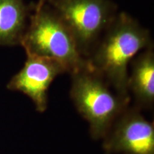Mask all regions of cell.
<instances>
[{"label":"cell","instance_id":"6da1fadb","mask_svg":"<svg viewBox=\"0 0 154 154\" xmlns=\"http://www.w3.org/2000/svg\"><path fill=\"white\" fill-rule=\"evenodd\" d=\"M153 47L149 30L126 12H118L102 34L86 61L119 95L131 99L128 66L144 49Z\"/></svg>","mask_w":154,"mask_h":154},{"label":"cell","instance_id":"7a4b0ae2","mask_svg":"<svg viewBox=\"0 0 154 154\" xmlns=\"http://www.w3.org/2000/svg\"><path fill=\"white\" fill-rule=\"evenodd\" d=\"M70 75L71 99L89 125L91 137L103 139L116 119L128 107L131 99L117 94L88 63Z\"/></svg>","mask_w":154,"mask_h":154},{"label":"cell","instance_id":"3957f363","mask_svg":"<svg viewBox=\"0 0 154 154\" xmlns=\"http://www.w3.org/2000/svg\"><path fill=\"white\" fill-rule=\"evenodd\" d=\"M20 45L26 56L57 61L69 74L87 64L70 32L47 4L41 8H34Z\"/></svg>","mask_w":154,"mask_h":154},{"label":"cell","instance_id":"277c9868","mask_svg":"<svg viewBox=\"0 0 154 154\" xmlns=\"http://www.w3.org/2000/svg\"><path fill=\"white\" fill-rule=\"evenodd\" d=\"M68 29L86 59L118 13L111 0H49L47 3Z\"/></svg>","mask_w":154,"mask_h":154},{"label":"cell","instance_id":"5b68a950","mask_svg":"<svg viewBox=\"0 0 154 154\" xmlns=\"http://www.w3.org/2000/svg\"><path fill=\"white\" fill-rule=\"evenodd\" d=\"M106 154H154V124L128 106L103 138Z\"/></svg>","mask_w":154,"mask_h":154},{"label":"cell","instance_id":"8992f818","mask_svg":"<svg viewBox=\"0 0 154 154\" xmlns=\"http://www.w3.org/2000/svg\"><path fill=\"white\" fill-rule=\"evenodd\" d=\"M66 73L61 63L48 58L27 55L24 66L7 84L9 90L22 92L33 101L36 111L48 107V91L59 75Z\"/></svg>","mask_w":154,"mask_h":154},{"label":"cell","instance_id":"52a82bcc","mask_svg":"<svg viewBox=\"0 0 154 154\" xmlns=\"http://www.w3.org/2000/svg\"><path fill=\"white\" fill-rule=\"evenodd\" d=\"M128 90L134 96L136 107L151 109L154 104V49H144L131 61Z\"/></svg>","mask_w":154,"mask_h":154},{"label":"cell","instance_id":"ba28073f","mask_svg":"<svg viewBox=\"0 0 154 154\" xmlns=\"http://www.w3.org/2000/svg\"><path fill=\"white\" fill-rule=\"evenodd\" d=\"M34 8L24 0H0V46L20 45Z\"/></svg>","mask_w":154,"mask_h":154},{"label":"cell","instance_id":"9c48e42d","mask_svg":"<svg viewBox=\"0 0 154 154\" xmlns=\"http://www.w3.org/2000/svg\"><path fill=\"white\" fill-rule=\"evenodd\" d=\"M49 0H38V2L36 4H34V8L38 9L43 7L44 5H46Z\"/></svg>","mask_w":154,"mask_h":154}]
</instances>
